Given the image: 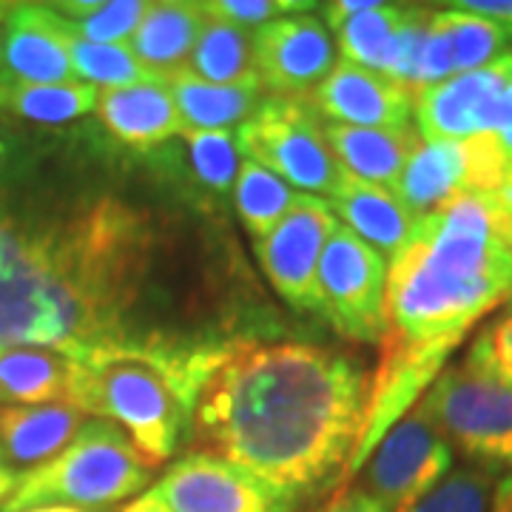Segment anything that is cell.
Masks as SVG:
<instances>
[{
    "label": "cell",
    "mask_w": 512,
    "mask_h": 512,
    "mask_svg": "<svg viewBox=\"0 0 512 512\" xmlns=\"http://www.w3.org/2000/svg\"><path fill=\"white\" fill-rule=\"evenodd\" d=\"M60 140L0 200V350H55L72 362L151 356L185 365L239 339H265L259 299L222 214L180 197L148 163Z\"/></svg>",
    "instance_id": "cell-1"
},
{
    "label": "cell",
    "mask_w": 512,
    "mask_h": 512,
    "mask_svg": "<svg viewBox=\"0 0 512 512\" xmlns=\"http://www.w3.org/2000/svg\"><path fill=\"white\" fill-rule=\"evenodd\" d=\"M367 399L365 367L342 350L239 339L205 356L185 439L299 501L345 476Z\"/></svg>",
    "instance_id": "cell-2"
},
{
    "label": "cell",
    "mask_w": 512,
    "mask_h": 512,
    "mask_svg": "<svg viewBox=\"0 0 512 512\" xmlns=\"http://www.w3.org/2000/svg\"><path fill=\"white\" fill-rule=\"evenodd\" d=\"M510 296L512 171L498 191L461 194L416 220L387 265L384 336L456 350Z\"/></svg>",
    "instance_id": "cell-3"
},
{
    "label": "cell",
    "mask_w": 512,
    "mask_h": 512,
    "mask_svg": "<svg viewBox=\"0 0 512 512\" xmlns=\"http://www.w3.org/2000/svg\"><path fill=\"white\" fill-rule=\"evenodd\" d=\"M200 356L185 365L151 356L74 362L69 404L89 419L114 421L140 456L157 467L174 456L185 439Z\"/></svg>",
    "instance_id": "cell-4"
},
{
    "label": "cell",
    "mask_w": 512,
    "mask_h": 512,
    "mask_svg": "<svg viewBox=\"0 0 512 512\" xmlns=\"http://www.w3.org/2000/svg\"><path fill=\"white\" fill-rule=\"evenodd\" d=\"M154 464L140 456L126 433L106 419H89L63 453L18 476L0 512L32 507L109 510L146 490Z\"/></svg>",
    "instance_id": "cell-5"
},
{
    "label": "cell",
    "mask_w": 512,
    "mask_h": 512,
    "mask_svg": "<svg viewBox=\"0 0 512 512\" xmlns=\"http://www.w3.org/2000/svg\"><path fill=\"white\" fill-rule=\"evenodd\" d=\"M237 148L305 194L330 197L345 174L325 140L322 117L305 97H262L239 126Z\"/></svg>",
    "instance_id": "cell-6"
},
{
    "label": "cell",
    "mask_w": 512,
    "mask_h": 512,
    "mask_svg": "<svg viewBox=\"0 0 512 512\" xmlns=\"http://www.w3.org/2000/svg\"><path fill=\"white\" fill-rule=\"evenodd\" d=\"M421 404L470 464L512 470V387L461 359L439 373Z\"/></svg>",
    "instance_id": "cell-7"
},
{
    "label": "cell",
    "mask_w": 512,
    "mask_h": 512,
    "mask_svg": "<svg viewBox=\"0 0 512 512\" xmlns=\"http://www.w3.org/2000/svg\"><path fill=\"white\" fill-rule=\"evenodd\" d=\"M319 316L353 342H379L387 333V259L345 225H336L316 274Z\"/></svg>",
    "instance_id": "cell-8"
},
{
    "label": "cell",
    "mask_w": 512,
    "mask_h": 512,
    "mask_svg": "<svg viewBox=\"0 0 512 512\" xmlns=\"http://www.w3.org/2000/svg\"><path fill=\"white\" fill-rule=\"evenodd\" d=\"M456 450L424 404L396 421L365 461L362 487L390 512H410L436 484L450 476Z\"/></svg>",
    "instance_id": "cell-9"
},
{
    "label": "cell",
    "mask_w": 512,
    "mask_h": 512,
    "mask_svg": "<svg viewBox=\"0 0 512 512\" xmlns=\"http://www.w3.org/2000/svg\"><path fill=\"white\" fill-rule=\"evenodd\" d=\"M507 174L510 160L495 134L424 143L404 165L396 197L419 220L461 194L498 191Z\"/></svg>",
    "instance_id": "cell-10"
},
{
    "label": "cell",
    "mask_w": 512,
    "mask_h": 512,
    "mask_svg": "<svg viewBox=\"0 0 512 512\" xmlns=\"http://www.w3.org/2000/svg\"><path fill=\"white\" fill-rule=\"evenodd\" d=\"M336 225L339 220L328 200L299 194V200L293 202V208L274 231L254 242L262 274L293 311L319 313L316 274Z\"/></svg>",
    "instance_id": "cell-11"
},
{
    "label": "cell",
    "mask_w": 512,
    "mask_h": 512,
    "mask_svg": "<svg viewBox=\"0 0 512 512\" xmlns=\"http://www.w3.org/2000/svg\"><path fill=\"white\" fill-rule=\"evenodd\" d=\"M512 86V49L481 66L413 92L416 131L427 143L495 134Z\"/></svg>",
    "instance_id": "cell-12"
},
{
    "label": "cell",
    "mask_w": 512,
    "mask_h": 512,
    "mask_svg": "<svg viewBox=\"0 0 512 512\" xmlns=\"http://www.w3.org/2000/svg\"><path fill=\"white\" fill-rule=\"evenodd\" d=\"M148 495L168 512H293L296 504L237 464L200 450L174 461Z\"/></svg>",
    "instance_id": "cell-13"
},
{
    "label": "cell",
    "mask_w": 512,
    "mask_h": 512,
    "mask_svg": "<svg viewBox=\"0 0 512 512\" xmlns=\"http://www.w3.org/2000/svg\"><path fill=\"white\" fill-rule=\"evenodd\" d=\"M254 77L274 97H302L336 66L328 26L311 12H293L254 29Z\"/></svg>",
    "instance_id": "cell-14"
},
{
    "label": "cell",
    "mask_w": 512,
    "mask_h": 512,
    "mask_svg": "<svg viewBox=\"0 0 512 512\" xmlns=\"http://www.w3.org/2000/svg\"><path fill=\"white\" fill-rule=\"evenodd\" d=\"M69 20L49 3H12L0 29V77L18 83H77L69 60Z\"/></svg>",
    "instance_id": "cell-15"
},
{
    "label": "cell",
    "mask_w": 512,
    "mask_h": 512,
    "mask_svg": "<svg viewBox=\"0 0 512 512\" xmlns=\"http://www.w3.org/2000/svg\"><path fill=\"white\" fill-rule=\"evenodd\" d=\"M311 106L325 123L359 128H402L413 117V89L353 63H336L313 89Z\"/></svg>",
    "instance_id": "cell-16"
},
{
    "label": "cell",
    "mask_w": 512,
    "mask_h": 512,
    "mask_svg": "<svg viewBox=\"0 0 512 512\" xmlns=\"http://www.w3.org/2000/svg\"><path fill=\"white\" fill-rule=\"evenodd\" d=\"M97 117L120 146L151 151L185 131L171 94L157 83H137L123 89H103L97 97Z\"/></svg>",
    "instance_id": "cell-17"
},
{
    "label": "cell",
    "mask_w": 512,
    "mask_h": 512,
    "mask_svg": "<svg viewBox=\"0 0 512 512\" xmlns=\"http://www.w3.org/2000/svg\"><path fill=\"white\" fill-rule=\"evenodd\" d=\"M89 421L83 410L69 402L3 407L0 410V453L9 467L23 473L52 461ZM20 473V476H23Z\"/></svg>",
    "instance_id": "cell-18"
},
{
    "label": "cell",
    "mask_w": 512,
    "mask_h": 512,
    "mask_svg": "<svg viewBox=\"0 0 512 512\" xmlns=\"http://www.w3.org/2000/svg\"><path fill=\"white\" fill-rule=\"evenodd\" d=\"M322 131L333 157L348 174L390 191H396L404 165L410 163V157L421 146V134L416 126L359 128L322 120Z\"/></svg>",
    "instance_id": "cell-19"
},
{
    "label": "cell",
    "mask_w": 512,
    "mask_h": 512,
    "mask_svg": "<svg viewBox=\"0 0 512 512\" xmlns=\"http://www.w3.org/2000/svg\"><path fill=\"white\" fill-rule=\"evenodd\" d=\"M328 202L333 214L345 222V228H350L373 251H379L384 259H393L402 251L416 225V217L404 208L396 191L365 183L348 171L342 174V183L336 185Z\"/></svg>",
    "instance_id": "cell-20"
},
{
    "label": "cell",
    "mask_w": 512,
    "mask_h": 512,
    "mask_svg": "<svg viewBox=\"0 0 512 512\" xmlns=\"http://www.w3.org/2000/svg\"><path fill=\"white\" fill-rule=\"evenodd\" d=\"M160 80L180 111L183 126L194 131H228L231 126H242L262 103L259 80L217 86L191 74L185 66L163 74Z\"/></svg>",
    "instance_id": "cell-21"
},
{
    "label": "cell",
    "mask_w": 512,
    "mask_h": 512,
    "mask_svg": "<svg viewBox=\"0 0 512 512\" xmlns=\"http://www.w3.org/2000/svg\"><path fill=\"white\" fill-rule=\"evenodd\" d=\"M205 23L208 15L202 12V3H148V12L128 40V49L148 72L163 77L188 63Z\"/></svg>",
    "instance_id": "cell-22"
},
{
    "label": "cell",
    "mask_w": 512,
    "mask_h": 512,
    "mask_svg": "<svg viewBox=\"0 0 512 512\" xmlns=\"http://www.w3.org/2000/svg\"><path fill=\"white\" fill-rule=\"evenodd\" d=\"M74 362L55 350H0V402L9 407L69 402Z\"/></svg>",
    "instance_id": "cell-23"
},
{
    "label": "cell",
    "mask_w": 512,
    "mask_h": 512,
    "mask_svg": "<svg viewBox=\"0 0 512 512\" xmlns=\"http://www.w3.org/2000/svg\"><path fill=\"white\" fill-rule=\"evenodd\" d=\"M100 89L92 83H18L0 77V114L37 126H66L97 109Z\"/></svg>",
    "instance_id": "cell-24"
},
{
    "label": "cell",
    "mask_w": 512,
    "mask_h": 512,
    "mask_svg": "<svg viewBox=\"0 0 512 512\" xmlns=\"http://www.w3.org/2000/svg\"><path fill=\"white\" fill-rule=\"evenodd\" d=\"M251 40H254V32L208 18L194 52L188 55L185 69L217 86L256 80Z\"/></svg>",
    "instance_id": "cell-25"
},
{
    "label": "cell",
    "mask_w": 512,
    "mask_h": 512,
    "mask_svg": "<svg viewBox=\"0 0 512 512\" xmlns=\"http://www.w3.org/2000/svg\"><path fill=\"white\" fill-rule=\"evenodd\" d=\"M234 208H237L239 222L248 231V237L259 242L265 239L282 217L299 200V191L288 185L274 171L262 168L254 160H245L239 165L237 185H234Z\"/></svg>",
    "instance_id": "cell-26"
},
{
    "label": "cell",
    "mask_w": 512,
    "mask_h": 512,
    "mask_svg": "<svg viewBox=\"0 0 512 512\" xmlns=\"http://www.w3.org/2000/svg\"><path fill=\"white\" fill-rule=\"evenodd\" d=\"M404 15H407L404 3H376V0H370L367 9L350 15L348 20H342L333 29V35L339 40L345 63L382 74L390 40L396 35V29L402 26Z\"/></svg>",
    "instance_id": "cell-27"
},
{
    "label": "cell",
    "mask_w": 512,
    "mask_h": 512,
    "mask_svg": "<svg viewBox=\"0 0 512 512\" xmlns=\"http://www.w3.org/2000/svg\"><path fill=\"white\" fill-rule=\"evenodd\" d=\"M433 23L447 40L456 74L476 72L481 66H490L504 52H510L507 35L495 23L478 18V15L444 6L441 12H433Z\"/></svg>",
    "instance_id": "cell-28"
},
{
    "label": "cell",
    "mask_w": 512,
    "mask_h": 512,
    "mask_svg": "<svg viewBox=\"0 0 512 512\" xmlns=\"http://www.w3.org/2000/svg\"><path fill=\"white\" fill-rule=\"evenodd\" d=\"M66 46H69V60L77 74V80L83 77L92 86H103V89H123V86H137V83H157L160 77L148 72L146 66L131 55L128 46H106V43H92L74 35L69 26L66 35Z\"/></svg>",
    "instance_id": "cell-29"
},
{
    "label": "cell",
    "mask_w": 512,
    "mask_h": 512,
    "mask_svg": "<svg viewBox=\"0 0 512 512\" xmlns=\"http://www.w3.org/2000/svg\"><path fill=\"white\" fill-rule=\"evenodd\" d=\"M495 484V470L464 464L450 470V476L436 484L410 512H490Z\"/></svg>",
    "instance_id": "cell-30"
},
{
    "label": "cell",
    "mask_w": 512,
    "mask_h": 512,
    "mask_svg": "<svg viewBox=\"0 0 512 512\" xmlns=\"http://www.w3.org/2000/svg\"><path fill=\"white\" fill-rule=\"evenodd\" d=\"M148 12V3L143 0H94V6L80 18H66L74 35L92 43L106 46H126L131 35L137 32L140 20Z\"/></svg>",
    "instance_id": "cell-31"
},
{
    "label": "cell",
    "mask_w": 512,
    "mask_h": 512,
    "mask_svg": "<svg viewBox=\"0 0 512 512\" xmlns=\"http://www.w3.org/2000/svg\"><path fill=\"white\" fill-rule=\"evenodd\" d=\"M57 140L29 137L0 114V200H6L15 188L26 183L37 165L49 157Z\"/></svg>",
    "instance_id": "cell-32"
},
{
    "label": "cell",
    "mask_w": 512,
    "mask_h": 512,
    "mask_svg": "<svg viewBox=\"0 0 512 512\" xmlns=\"http://www.w3.org/2000/svg\"><path fill=\"white\" fill-rule=\"evenodd\" d=\"M464 362L512 387V296L510 302L478 330Z\"/></svg>",
    "instance_id": "cell-33"
},
{
    "label": "cell",
    "mask_w": 512,
    "mask_h": 512,
    "mask_svg": "<svg viewBox=\"0 0 512 512\" xmlns=\"http://www.w3.org/2000/svg\"><path fill=\"white\" fill-rule=\"evenodd\" d=\"M308 9H313L311 3H291V0H211V3H202V12L208 18L231 23V26L248 29V32H254L271 20L285 18L293 12H308Z\"/></svg>",
    "instance_id": "cell-34"
},
{
    "label": "cell",
    "mask_w": 512,
    "mask_h": 512,
    "mask_svg": "<svg viewBox=\"0 0 512 512\" xmlns=\"http://www.w3.org/2000/svg\"><path fill=\"white\" fill-rule=\"evenodd\" d=\"M450 6L458 12H470V15L490 20L512 43V0H461V3H450Z\"/></svg>",
    "instance_id": "cell-35"
},
{
    "label": "cell",
    "mask_w": 512,
    "mask_h": 512,
    "mask_svg": "<svg viewBox=\"0 0 512 512\" xmlns=\"http://www.w3.org/2000/svg\"><path fill=\"white\" fill-rule=\"evenodd\" d=\"M325 512H390V510L384 507L382 501H376L373 495H367L365 490H339Z\"/></svg>",
    "instance_id": "cell-36"
},
{
    "label": "cell",
    "mask_w": 512,
    "mask_h": 512,
    "mask_svg": "<svg viewBox=\"0 0 512 512\" xmlns=\"http://www.w3.org/2000/svg\"><path fill=\"white\" fill-rule=\"evenodd\" d=\"M498 143L504 148L507 160H510V171H512V86L507 92V100H504V111H501V123H498V131H495Z\"/></svg>",
    "instance_id": "cell-37"
},
{
    "label": "cell",
    "mask_w": 512,
    "mask_h": 512,
    "mask_svg": "<svg viewBox=\"0 0 512 512\" xmlns=\"http://www.w3.org/2000/svg\"><path fill=\"white\" fill-rule=\"evenodd\" d=\"M490 512H512V473H507L504 478H498Z\"/></svg>",
    "instance_id": "cell-38"
},
{
    "label": "cell",
    "mask_w": 512,
    "mask_h": 512,
    "mask_svg": "<svg viewBox=\"0 0 512 512\" xmlns=\"http://www.w3.org/2000/svg\"><path fill=\"white\" fill-rule=\"evenodd\" d=\"M15 487H18V473L6 464V458L0 453V507L6 504V498L15 493Z\"/></svg>",
    "instance_id": "cell-39"
},
{
    "label": "cell",
    "mask_w": 512,
    "mask_h": 512,
    "mask_svg": "<svg viewBox=\"0 0 512 512\" xmlns=\"http://www.w3.org/2000/svg\"><path fill=\"white\" fill-rule=\"evenodd\" d=\"M120 512H168V510H165L163 504H157V501L146 493V495H140L134 504H128L126 510H120Z\"/></svg>",
    "instance_id": "cell-40"
},
{
    "label": "cell",
    "mask_w": 512,
    "mask_h": 512,
    "mask_svg": "<svg viewBox=\"0 0 512 512\" xmlns=\"http://www.w3.org/2000/svg\"><path fill=\"white\" fill-rule=\"evenodd\" d=\"M20 512H109V510H83V507H32V510H20Z\"/></svg>",
    "instance_id": "cell-41"
},
{
    "label": "cell",
    "mask_w": 512,
    "mask_h": 512,
    "mask_svg": "<svg viewBox=\"0 0 512 512\" xmlns=\"http://www.w3.org/2000/svg\"><path fill=\"white\" fill-rule=\"evenodd\" d=\"M9 6H12V3H0V23H3V18H6V12H9Z\"/></svg>",
    "instance_id": "cell-42"
}]
</instances>
